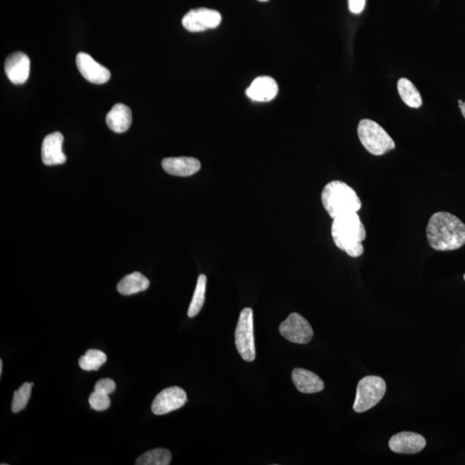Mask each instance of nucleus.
Segmentation results:
<instances>
[{"instance_id":"7","label":"nucleus","mask_w":465,"mask_h":465,"mask_svg":"<svg viewBox=\"0 0 465 465\" xmlns=\"http://www.w3.org/2000/svg\"><path fill=\"white\" fill-rule=\"evenodd\" d=\"M280 334L287 341L295 344H308L313 331L309 323L298 313H292L279 326Z\"/></svg>"},{"instance_id":"13","label":"nucleus","mask_w":465,"mask_h":465,"mask_svg":"<svg viewBox=\"0 0 465 465\" xmlns=\"http://www.w3.org/2000/svg\"><path fill=\"white\" fill-rule=\"evenodd\" d=\"M64 137L60 132L52 133L43 140L42 146V160L47 165L64 164L67 156L63 152Z\"/></svg>"},{"instance_id":"4","label":"nucleus","mask_w":465,"mask_h":465,"mask_svg":"<svg viewBox=\"0 0 465 465\" xmlns=\"http://www.w3.org/2000/svg\"><path fill=\"white\" fill-rule=\"evenodd\" d=\"M358 136L362 145L376 156L395 149L394 140L382 126L370 119H363L358 126Z\"/></svg>"},{"instance_id":"12","label":"nucleus","mask_w":465,"mask_h":465,"mask_svg":"<svg viewBox=\"0 0 465 465\" xmlns=\"http://www.w3.org/2000/svg\"><path fill=\"white\" fill-rule=\"evenodd\" d=\"M5 71L10 81L15 85L24 84L30 76L31 60L25 54L15 52L7 57Z\"/></svg>"},{"instance_id":"19","label":"nucleus","mask_w":465,"mask_h":465,"mask_svg":"<svg viewBox=\"0 0 465 465\" xmlns=\"http://www.w3.org/2000/svg\"><path fill=\"white\" fill-rule=\"evenodd\" d=\"M398 89L400 97L407 106L417 109L423 106L421 93L409 79H400L398 82Z\"/></svg>"},{"instance_id":"15","label":"nucleus","mask_w":465,"mask_h":465,"mask_svg":"<svg viewBox=\"0 0 465 465\" xmlns=\"http://www.w3.org/2000/svg\"><path fill=\"white\" fill-rule=\"evenodd\" d=\"M162 168L168 174L189 177L200 170V161L193 157L165 158L162 161Z\"/></svg>"},{"instance_id":"25","label":"nucleus","mask_w":465,"mask_h":465,"mask_svg":"<svg viewBox=\"0 0 465 465\" xmlns=\"http://www.w3.org/2000/svg\"><path fill=\"white\" fill-rule=\"evenodd\" d=\"M116 389V383L111 378H103L95 385V391L110 395Z\"/></svg>"},{"instance_id":"11","label":"nucleus","mask_w":465,"mask_h":465,"mask_svg":"<svg viewBox=\"0 0 465 465\" xmlns=\"http://www.w3.org/2000/svg\"><path fill=\"white\" fill-rule=\"evenodd\" d=\"M427 445L426 439L416 432H402L389 439V446L392 452L401 454H416L421 452Z\"/></svg>"},{"instance_id":"3","label":"nucleus","mask_w":465,"mask_h":465,"mask_svg":"<svg viewBox=\"0 0 465 465\" xmlns=\"http://www.w3.org/2000/svg\"><path fill=\"white\" fill-rule=\"evenodd\" d=\"M322 202L327 214L333 219L358 213L362 207L361 200L355 190L340 180L327 183L323 190Z\"/></svg>"},{"instance_id":"26","label":"nucleus","mask_w":465,"mask_h":465,"mask_svg":"<svg viewBox=\"0 0 465 465\" xmlns=\"http://www.w3.org/2000/svg\"><path fill=\"white\" fill-rule=\"evenodd\" d=\"M366 0H348L350 12L353 14H359L363 12L366 6Z\"/></svg>"},{"instance_id":"16","label":"nucleus","mask_w":465,"mask_h":465,"mask_svg":"<svg viewBox=\"0 0 465 465\" xmlns=\"http://www.w3.org/2000/svg\"><path fill=\"white\" fill-rule=\"evenodd\" d=\"M291 377L295 386L304 394H313L324 389L323 381L312 371L295 368L292 371Z\"/></svg>"},{"instance_id":"1","label":"nucleus","mask_w":465,"mask_h":465,"mask_svg":"<svg viewBox=\"0 0 465 465\" xmlns=\"http://www.w3.org/2000/svg\"><path fill=\"white\" fill-rule=\"evenodd\" d=\"M427 238L436 251L459 250L465 245V225L449 212H436L429 219Z\"/></svg>"},{"instance_id":"5","label":"nucleus","mask_w":465,"mask_h":465,"mask_svg":"<svg viewBox=\"0 0 465 465\" xmlns=\"http://www.w3.org/2000/svg\"><path fill=\"white\" fill-rule=\"evenodd\" d=\"M385 392L386 383L383 378L377 376L363 377L357 386L353 409L357 413H363L373 409L383 399Z\"/></svg>"},{"instance_id":"8","label":"nucleus","mask_w":465,"mask_h":465,"mask_svg":"<svg viewBox=\"0 0 465 465\" xmlns=\"http://www.w3.org/2000/svg\"><path fill=\"white\" fill-rule=\"evenodd\" d=\"M221 22L222 16L218 10L198 8L187 13L182 24L190 32H202L218 27Z\"/></svg>"},{"instance_id":"14","label":"nucleus","mask_w":465,"mask_h":465,"mask_svg":"<svg viewBox=\"0 0 465 465\" xmlns=\"http://www.w3.org/2000/svg\"><path fill=\"white\" fill-rule=\"evenodd\" d=\"M279 92L275 79L268 76L258 77L252 81L247 88L246 95L250 99L257 102H269Z\"/></svg>"},{"instance_id":"10","label":"nucleus","mask_w":465,"mask_h":465,"mask_svg":"<svg viewBox=\"0 0 465 465\" xmlns=\"http://www.w3.org/2000/svg\"><path fill=\"white\" fill-rule=\"evenodd\" d=\"M76 64L79 73L86 81L92 84L102 85L109 81L110 71L102 65L97 63L91 56L85 53H79L76 57Z\"/></svg>"},{"instance_id":"2","label":"nucleus","mask_w":465,"mask_h":465,"mask_svg":"<svg viewBox=\"0 0 465 465\" xmlns=\"http://www.w3.org/2000/svg\"><path fill=\"white\" fill-rule=\"evenodd\" d=\"M331 234L335 246L352 258L364 254L363 241L366 231L358 213H352L334 219Z\"/></svg>"},{"instance_id":"31","label":"nucleus","mask_w":465,"mask_h":465,"mask_svg":"<svg viewBox=\"0 0 465 465\" xmlns=\"http://www.w3.org/2000/svg\"><path fill=\"white\" fill-rule=\"evenodd\" d=\"M464 281H465V274H464Z\"/></svg>"},{"instance_id":"17","label":"nucleus","mask_w":465,"mask_h":465,"mask_svg":"<svg viewBox=\"0 0 465 465\" xmlns=\"http://www.w3.org/2000/svg\"><path fill=\"white\" fill-rule=\"evenodd\" d=\"M132 113L128 106L117 104L113 107L106 116V124L115 133H124L131 127Z\"/></svg>"},{"instance_id":"20","label":"nucleus","mask_w":465,"mask_h":465,"mask_svg":"<svg viewBox=\"0 0 465 465\" xmlns=\"http://www.w3.org/2000/svg\"><path fill=\"white\" fill-rule=\"evenodd\" d=\"M172 461V453L164 448L149 450L137 459L136 465H169Z\"/></svg>"},{"instance_id":"28","label":"nucleus","mask_w":465,"mask_h":465,"mask_svg":"<svg viewBox=\"0 0 465 465\" xmlns=\"http://www.w3.org/2000/svg\"><path fill=\"white\" fill-rule=\"evenodd\" d=\"M3 373V361L0 360V375H2Z\"/></svg>"},{"instance_id":"30","label":"nucleus","mask_w":465,"mask_h":465,"mask_svg":"<svg viewBox=\"0 0 465 465\" xmlns=\"http://www.w3.org/2000/svg\"><path fill=\"white\" fill-rule=\"evenodd\" d=\"M459 106H461V104H464L463 101L462 100H459Z\"/></svg>"},{"instance_id":"22","label":"nucleus","mask_w":465,"mask_h":465,"mask_svg":"<svg viewBox=\"0 0 465 465\" xmlns=\"http://www.w3.org/2000/svg\"><path fill=\"white\" fill-rule=\"evenodd\" d=\"M107 361L106 353L99 350L90 349L79 359V367L86 371L97 370Z\"/></svg>"},{"instance_id":"24","label":"nucleus","mask_w":465,"mask_h":465,"mask_svg":"<svg viewBox=\"0 0 465 465\" xmlns=\"http://www.w3.org/2000/svg\"><path fill=\"white\" fill-rule=\"evenodd\" d=\"M89 403L92 409L96 411H104L109 409L111 399L109 395L95 391L92 393L89 398Z\"/></svg>"},{"instance_id":"9","label":"nucleus","mask_w":465,"mask_h":465,"mask_svg":"<svg viewBox=\"0 0 465 465\" xmlns=\"http://www.w3.org/2000/svg\"><path fill=\"white\" fill-rule=\"evenodd\" d=\"M187 395L183 389L178 386L170 387L158 393L152 403V412L156 416H163L179 409L186 405Z\"/></svg>"},{"instance_id":"6","label":"nucleus","mask_w":465,"mask_h":465,"mask_svg":"<svg viewBox=\"0 0 465 465\" xmlns=\"http://www.w3.org/2000/svg\"><path fill=\"white\" fill-rule=\"evenodd\" d=\"M236 347L245 361H254L256 350L254 335V312L246 308L240 312L236 329Z\"/></svg>"},{"instance_id":"27","label":"nucleus","mask_w":465,"mask_h":465,"mask_svg":"<svg viewBox=\"0 0 465 465\" xmlns=\"http://www.w3.org/2000/svg\"><path fill=\"white\" fill-rule=\"evenodd\" d=\"M459 107H460L461 113H462L463 116L465 118V103H464L463 104H461V106H459Z\"/></svg>"},{"instance_id":"21","label":"nucleus","mask_w":465,"mask_h":465,"mask_svg":"<svg viewBox=\"0 0 465 465\" xmlns=\"http://www.w3.org/2000/svg\"><path fill=\"white\" fill-rule=\"evenodd\" d=\"M207 277L201 274L198 277L196 289H195L192 302L188 309V316L190 318L199 313L204 304L205 292H206Z\"/></svg>"},{"instance_id":"18","label":"nucleus","mask_w":465,"mask_h":465,"mask_svg":"<svg viewBox=\"0 0 465 465\" xmlns=\"http://www.w3.org/2000/svg\"><path fill=\"white\" fill-rule=\"evenodd\" d=\"M149 280L143 274L133 272L129 274L117 284L119 293L124 295H131L149 289Z\"/></svg>"},{"instance_id":"29","label":"nucleus","mask_w":465,"mask_h":465,"mask_svg":"<svg viewBox=\"0 0 465 465\" xmlns=\"http://www.w3.org/2000/svg\"><path fill=\"white\" fill-rule=\"evenodd\" d=\"M258 1H261V2H268V1H269V0H258Z\"/></svg>"},{"instance_id":"23","label":"nucleus","mask_w":465,"mask_h":465,"mask_svg":"<svg viewBox=\"0 0 465 465\" xmlns=\"http://www.w3.org/2000/svg\"><path fill=\"white\" fill-rule=\"evenodd\" d=\"M34 384L24 383L14 393L12 410L13 413H19L27 406L31 395V389Z\"/></svg>"}]
</instances>
